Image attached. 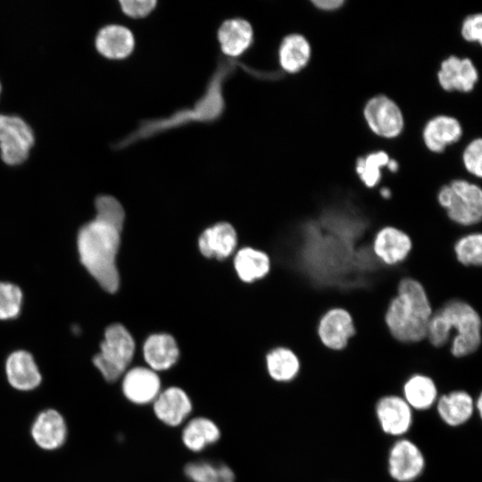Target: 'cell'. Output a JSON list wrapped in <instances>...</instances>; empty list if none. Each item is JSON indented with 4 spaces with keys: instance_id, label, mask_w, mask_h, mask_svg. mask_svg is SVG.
Masks as SVG:
<instances>
[{
    "instance_id": "1",
    "label": "cell",
    "mask_w": 482,
    "mask_h": 482,
    "mask_svg": "<svg viewBox=\"0 0 482 482\" xmlns=\"http://www.w3.org/2000/svg\"><path fill=\"white\" fill-rule=\"evenodd\" d=\"M96 209L95 219L82 226L78 234L79 259L104 290L114 293L120 281L116 255L125 212L115 197L106 195L96 199Z\"/></svg>"
},
{
    "instance_id": "2",
    "label": "cell",
    "mask_w": 482,
    "mask_h": 482,
    "mask_svg": "<svg viewBox=\"0 0 482 482\" xmlns=\"http://www.w3.org/2000/svg\"><path fill=\"white\" fill-rule=\"evenodd\" d=\"M239 64L232 58L220 59L204 93L194 105L178 110L166 117L141 121L134 131L117 144V148L126 147L192 122H212L218 120L223 114L226 106L223 85Z\"/></svg>"
},
{
    "instance_id": "3",
    "label": "cell",
    "mask_w": 482,
    "mask_h": 482,
    "mask_svg": "<svg viewBox=\"0 0 482 482\" xmlns=\"http://www.w3.org/2000/svg\"><path fill=\"white\" fill-rule=\"evenodd\" d=\"M431 300L423 284L411 277L401 278L385 310L384 323L389 335L401 343H418L427 337L433 313Z\"/></svg>"
},
{
    "instance_id": "4",
    "label": "cell",
    "mask_w": 482,
    "mask_h": 482,
    "mask_svg": "<svg viewBox=\"0 0 482 482\" xmlns=\"http://www.w3.org/2000/svg\"><path fill=\"white\" fill-rule=\"evenodd\" d=\"M448 321L452 333L450 344L453 356L461 358L474 353L481 345V319L478 311L460 299L446 301L437 308Z\"/></svg>"
},
{
    "instance_id": "5",
    "label": "cell",
    "mask_w": 482,
    "mask_h": 482,
    "mask_svg": "<svg viewBox=\"0 0 482 482\" xmlns=\"http://www.w3.org/2000/svg\"><path fill=\"white\" fill-rule=\"evenodd\" d=\"M439 205L448 219L461 227H472L481 221L482 190L464 179H454L437 193Z\"/></svg>"
},
{
    "instance_id": "6",
    "label": "cell",
    "mask_w": 482,
    "mask_h": 482,
    "mask_svg": "<svg viewBox=\"0 0 482 482\" xmlns=\"http://www.w3.org/2000/svg\"><path fill=\"white\" fill-rule=\"evenodd\" d=\"M135 353V342L125 327L115 323L104 332L100 352L93 357V363L104 378L115 382L130 364Z\"/></svg>"
},
{
    "instance_id": "7",
    "label": "cell",
    "mask_w": 482,
    "mask_h": 482,
    "mask_svg": "<svg viewBox=\"0 0 482 482\" xmlns=\"http://www.w3.org/2000/svg\"><path fill=\"white\" fill-rule=\"evenodd\" d=\"M355 334L356 326L353 317L345 308H329L319 318L318 338L327 349L344 350Z\"/></svg>"
},
{
    "instance_id": "8",
    "label": "cell",
    "mask_w": 482,
    "mask_h": 482,
    "mask_svg": "<svg viewBox=\"0 0 482 482\" xmlns=\"http://www.w3.org/2000/svg\"><path fill=\"white\" fill-rule=\"evenodd\" d=\"M387 465L388 473L393 479L397 482H412L423 473L426 460L416 444L403 438L391 446Z\"/></svg>"
},
{
    "instance_id": "9",
    "label": "cell",
    "mask_w": 482,
    "mask_h": 482,
    "mask_svg": "<svg viewBox=\"0 0 482 482\" xmlns=\"http://www.w3.org/2000/svg\"><path fill=\"white\" fill-rule=\"evenodd\" d=\"M412 245L410 235L393 225H386L378 229L370 244L376 259L387 266L404 262L412 250Z\"/></svg>"
},
{
    "instance_id": "10",
    "label": "cell",
    "mask_w": 482,
    "mask_h": 482,
    "mask_svg": "<svg viewBox=\"0 0 482 482\" xmlns=\"http://www.w3.org/2000/svg\"><path fill=\"white\" fill-rule=\"evenodd\" d=\"M364 117L371 130L384 137H397L403 128V117L398 105L385 96H378L368 101Z\"/></svg>"
},
{
    "instance_id": "11",
    "label": "cell",
    "mask_w": 482,
    "mask_h": 482,
    "mask_svg": "<svg viewBox=\"0 0 482 482\" xmlns=\"http://www.w3.org/2000/svg\"><path fill=\"white\" fill-rule=\"evenodd\" d=\"M375 411L381 429L387 435L403 436L411 427L412 409L401 396H382L376 403Z\"/></svg>"
},
{
    "instance_id": "12",
    "label": "cell",
    "mask_w": 482,
    "mask_h": 482,
    "mask_svg": "<svg viewBox=\"0 0 482 482\" xmlns=\"http://www.w3.org/2000/svg\"><path fill=\"white\" fill-rule=\"evenodd\" d=\"M121 387L129 401L145 404L154 402L161 392V380L150 368L135 367L125 374Z\"/></svg>"
},
{
    "instance_id": "13",
    "label": "cell",
    "mask_w": 482,
    "mask_h": 482,
    "mask_svg": "<svg viewBox=\"0 0 482 482\" xmlns=\"http://www.w3.org/2000/svg\"><path fill=\"white\" fill-rule=\"evenodd\" d=\"M31 436L44 450L60 448L67 437V426L62 414L54 409L41 411L31 427Z\"/></svg>"
},
{
    "instance_id": "14",
    "label": "cell",
    "mask_w": 482,
    "mask_h": 482,
    "mask_svg": "<svg viewBox=\"0 0 482 482\" xmlns=\"http://www.w3.org/2000/svg\"><path fill=\"white\" fill-rule=\"evenodd\" d=\"M191 411L192 403L188 395L178 386H170L161 391L154 401L155 416L170 427L181 424Z\"/></svg>"
},
{
    "instance_id": "15",
    "label": "cell",
    "mask_w": 482,
    "mask_h": 482,
    "mask_svg": "<svg viewBox=\"0 0 482 482\" xmlns=\"http://www.w3.org/2000/svg\"><path fill=\"white\" fill-rule=\"evenodd\" d=\"M5 373L10 386L19 391L33 390L42 380L33 356L23 350L15 351L8 356Z\"/></svg>"
},
{
    "instance_id": "16",
    "label": "cell",
    "mask_w": 482,
    "mask_h": 482,
    "mask_svg": "<svg viewBox=\"0 0 482 482\" xmlns=\"http://www.w3.org/2000/svg\"><path fill=\"white\" fill-rule=\"evenodd\" d=\"M437 76L441 87L447 91L469 92L478 80V71L471 61L457 56L445 59L441 63Z\"/></svg>"
},
{
    "instance_id": "17",
    "label": "cell",
    "mask_w": 482,
    "mask_h": 482,
    "mask_svg": "<svg viewBox=\"0 0 482 482\" xmlns=\"http://www.w3.org/2000/svg\"><path fill=\"white\" fill-rule=\"evenodd\" d=\"M218 40L222 53L228 58L237 57L253 43L252 26L241 18L227 20L219 28Z\"/></svg>"
},
{
    "instance_id": "18",
    "label": "cell",
    "mask_w": 482,
    "mask_h": 482,
    "mask_svg": "<svg viewBox=\"0 0 482 482\" xmlns=\"http://www.w3.org/2000/svg\"><path fill=\"white\" fill-rule=\"evenodd\" d=\"M135 45L132 32L126 27L111 24L102 28L96 37V47L104 57L123 59L133 51Z\"/></svg>"
},
{
    "instance_id": "19",
    "label": "cell",
    "mask_w": 482,
    "mask_h": 482,
    "mask_svg": "<svg viewBox=\"0 0 482 482\" xmlns=\"http://www.w3.org/2000/svg\"><path fill=\"white\" fill-rule=\"evenodd\" d=\"M198 245L204 256L223 259L234 251L237 245V233L229 223L220 222L202 233Z\"/></svg>"
},
{
    "instance_id": "20",
    "label": "cell",
    "mask_w": 482,
    "mask_h": 482,
    "mask_svg": "<svg viewBox=\"0 0 482 482\" xmlns=\"http://www.w3.org/2000/svg\"><path fill=\"white\" fill-rule=\"evenodd\" d=\"M436 402V411L440 419L450 427L463 425L470 420L474 412L473 398L463 390L443 395Z\"/></svg>"
},
{
    "instance_id": "21",
    "label": "cell",
    "mask_w": 482,
    "mask_h": 482,
    "mask_svg": "<svg viewBox=\"0 0 482 482\" xmlns=\"http://www.w3.org/2000/svg\"><path fill=\"white\" fill-rule=\"evenodd\" d=\"M143 354L149 368L154 371L166 370L179 359V351L175 339L168 334L150 336L144 344Z\"/></svg>"
},
{
    "instance_id": "22",
    "label": "cell",
    "mask_w": 482,
    "mask_h": 482,
    "mask_svg": "<svg viewBox=\"0 0 482 482\" xmlns=\"http://www.w3.org/2000/svg\"><path fill=\"white\" fill-rule=\"evenodd\" d=\"M462 134L459 121L450 116L440 115L431 119L425 126L423 138L426 146L432 152L440 153Z\"/></svg>"
},
{
    "instance_id": "23",
    "label": "cell",
    "mask_w": 482,
    "mask_h": 482,
    "mask_svg": "<svg viewBox=\"0 0 482 482\" xmlns=\"http://www.w3.org/2000/svg\"><path fill=\"white\" fill-rule=\"evenodd\" d=\"M403 399L411 409L424 411L437 400V388L434 380L424 374H414L403 384Z\"/></svg>"
},
{
    "instance_id": "24",
    "label": "cell",
    "mask_w": 482,
    "mask_h": 482,
    "mask_svg": "<svg viewBox=\"0 0 482 482\" xmlns=\"http://www.w3.org/2000/svg\"><path fill=\"white\" fill-rule=\"evenodd\" d=\"M311 46L306 38L299 34L285 37L278 49L281 68L287 72L301 71L309 62Z\"/></svg>"
},
{
    "instance_id": "25",
    "label": "cell",
    "mask_w": 482,
    "mask_h": 482,
    "mask_svg": "<svg viewBox=\"0 0 482 482\" xmlns=\"http://www.w3.org/2000/svg\"><path fill=\"white\" fill-rule=\"evenodd\" d=\"M220 431L218 426L205 417L194 418L182 431V441L186 447L199 452L219 440Z\"/></svg>"
},
{
    "instance_id": "26",
    "label": "cell",
    "mask_w": 482,
    "mask_h": 482,
    "mask_svg": "<svg viewBox=\"0 0 482 482\" xmlns=\"http://www.w3.org/2000/svg\"><path fill=\"white\" fill-rule=\"evenodd\" d=\"M235 269L245 282H252L264 277L270 270L268 255L250 247L239 250L234 260Z\"/></svg>"
},
{
    "instance_id": "27",
    "label": "cell",
    "mask_w": 482,
    "mask_h": 482,
    "mask_svg": "<svg viewBox=\"0 0 482 482\" xmlns=\"http://www.w3.org/2000/svg\"><path fill=\"white\" fill-rule=\"evenodd\" d=\"M266 364L270 376L278 382L294 379L300 370L297 355L286 347H278L270 351L266 357Z\"/></svg>"
},
{
    "instance_id": "28",
    "label": "cell",
    "mask_w": 482,
    "mask_h": 482,
    "mask_svg": "<svg viewBox=\"0 0 482 482\" xmlns=\"http://www.w3.org/2000/svg\"><path fill=\"white\" fill-rule=\"evenodd\" d=\"M184 473L193 482H235L234 472L226 464L189 462L185 466Z\"/></svg>"
},
{
    "instance_id": "29",
    "label": "cell",
    "mask_w": 482,
    "mask_h": 482,
    "mask_svg": "<svg viewBox=\"0 0 482 482\" xmlns=\"http://www.w3.org/2000/svg\"><path fill=\"white\" fill-rule=\"evenodd\" d=\"M454 257L465 267H480L482 263V235L471 231L460 237L453 245Z\"/></svg>"
},
{
    "instance_id": "30",
    "label": "cell",
    "mask_w": 482,
    "mask_h": 482,
    "mask_svg": "<svg viewBox=\"0 0 482 482\" xmlns=\"http://www.w3.org/2000/svg\"><path fill=\"white\" fill-rule=\"evenodd\" d=\"M389 156L384 151H378L358 158L356 162V172L364 185L374 187L381 179L380 169L386 166Z\"/></svg>"
},
{
    "instance_id": "31",
    "label": "cell",
    "mask_w": 482,
    "mask_h": 482,
    "mask_svg": "<svg viewBox=\"0 0 482 482\" xmlns=\"http://www.w3.org/2000/svg\"><path fill=\"white\" fill-rule=\"evenodd\" d=\"M20 138L34 144V134L29 125L16 115L0 114V142Z\"/></svg>"
},
{
    "instance_id": "32",
    "label": "cell",
    "mask_w": 482,
    "mask_h": 482,
    "mask_svg": "<svg viewBox=\"0 0 482 482\" xmlns=\"http://www.w3.org/2000/svg\"><path fill=\"white\" fill-rule=\"evenodd\" d=\"M22 293L12 283L0 282V320L16 317L21 309Z\"/></svg>"
},
{
    "instance_id": "33",
    "label": "cell",
    "mask_w": 482,
    "mask_h": 482,
    "mask_svg": "<svg viewBox=\"0 0 482 482\" xmlns=\"http://www.w3.org/2000/svg\"><path fill=\"white\" fill-rule=\"evenodd\" d=\"M452 330L443 313L436 309L433 312L428 324L427 337L435 347H442L449 343Z\"/></svg>"
},
{
    "instance_id": "34",
    "label": "cell",
    "mask_w": 482,
    "mask_h": 482,
    "mask_svg": "<svg viewBox=\"0 0 482 482\" xmlns=\"http://www.w3.org/2000/svg\"><path fill=\"white\" fill-rule=\"evenodd\" d=\"M32 144L20 138L6 139L0 142V155L9 165H18L29 157Z\"/></svg>"
},
{
    "instance_id": "35",
    "label": "cell",
    "mask_w": 482,
    "mask_h": 482,
    "mask_svg": "<svg viewBox=\"0 0 482 482\" xmlns=\"http://www.w3.org/2000/svg\"><path fill=\"white\" fill-rule=\"evenodd\" d=\"M481 157H482V141L480 138L475 139L470 143L463 153V162L467 170L481 178Z\"/></svg>"
},
{
    "instance_id": "36",
    "label": "cell",
    "mask_w": 482,
    "mask_h": 482,
    "mask_svg": "<svg viewBox=\"0 0 482 482\" xmlns=\"http://www.w3.org/2000/svg\"><path fill=\"white\" fill-rule=\"evenodd\" d=\"M122 12L132 18L147 16L155 7L154 0H122L120 1Z\"/></svg>"
},
{
    "instance_id": "37",
    "label": "cell",
    "mask_w": 482,
    "mask_h": 482,
    "mask_svg": "<svg viewBox=\"0 0 482 482\" xmlns=\"http://www.w3.org/2000/svg\"><path fill=\"white\" fill-rule=\"evenodd\" d=\"M461 35L467 41L481 43L482 16L480 13L470 15L465 19L461 26Z\"/></svg>"
},
{
    "instance_id": "38",
    "label": "cell",
    "mask_w": 482,
    "mask_h": 482,
    "mask_svg": "<svg viewBox=\"0 0 482 482\" xmlns=\"http://www.w3.org/2000/svg\"><path fill=\"white\" fill-rule=\"evenodd\" d=\"M343 0H316L312 4L319 9L324 11H332L338 9L344 4Z\"/></svg>"
},
{
    "instance_id": "39",
    "label": "cell",
    "mask_w": 482,
    "mask_h": 482,
    "mask_svg": "<svg viewBox=\"0 0 482 482\" xmlns=\"http://www.w3.org/2000/svg\"><path fill=\"white\" fill-rule=\"evenodd\" d=\"M386 166L392 172H395L398 170V163L395 160H389Z\"/></svg>"
},
{
    "instance_id": "40",
    "label": "cell",
    "mask_w": 482,
    "mask_h": 482,
    "mask_svg": "<svg viewBox=\"0 0 482 482\" xmlns=\"http://www.w3.org/2000/svg\"><path fill=\"white\" fill-rule=\"evenodd\" d=\"M380 195L383 198L385 199H388L391 197V191L389 188H386V187H383L381 190H380Z\"/></svg>"
},
{
    "instance_id": "41",
    "label": "cell",
    "mask_w": 482,
    "mask_h": 482,
    "mask_svg": "<svg viewBox=\"0 0 482 482\" xmlns=\"http://www.w3.org/2000/svg\"><path fill=\"white\" fill-rule=\"evenodd\" d=\"M482 398H481V395H479L477 399V403L474 404V406H477L476 408L478 409L479 414H481V407H482Z\"/></svg>"
},
{
    "instance_id": "42",
    "label": "cell",
    "mask_w": 482,
    "mask_h": 482,
    "mask_svg": "<svg viewBox=\"0 0 482 482\" xmlns=\"http://www.w3.org/2000/svg\"><path fill=\"white\" fill-rule=\"evenodd\" d=\"M0 92H1V84H0Z\"/></svg>"
}]
</instances>
